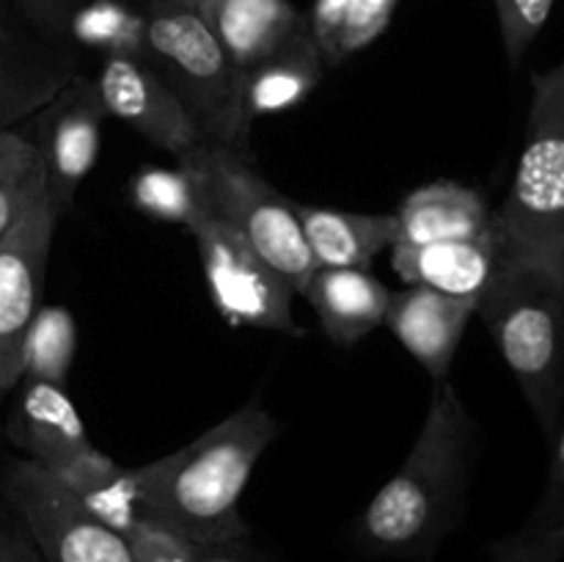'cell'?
<instances>
[{
  "mask_svg": "<svg viewBox=\"0 0 564 562\" xmlns=\"http://www.w3.org/2000/svg\"><path fill=\"white\" fill-rule=\"evenodd\" d=\"M143 58L180 97L204 141L246 154L253 121L242 108L240 72L196 6H149Z\"/></svg>",
  "mask_w": 564,
  "mask_h": 562,
  "instance_id": "cell-5",
  "label": "cell"
},
{
  "mask_svg": "<svg viewBox=\"0 0 564 562\" xmlns=\"http://www.w3.org/2000/svg\"><path fill=\"white\" fill-rule=\"evenodd\" d=\"M72 33L88 47L108 55H143V14H135L116 0H94L72 20Z\"/></svg>",
  "mask_w": 564,
  "mask_h": 562,
  "instance_id": "cell-26",
  "label": "cell"
},
{
  "mask_svg": "<svg viewBox=\"0 0 564 562\" xmlns=\"http://www.w3.org/2000/svg\"><path fill=\"white\" fill-rule=\"evenodd\" d=\"M124 540L130 545L132 562H196V545L191 540L149 518H138L127 529Z\"/></svg>",
  "mask_w": 564,
  "mask_h": 562,
  "instance_id": "cell-29",
  "label": "cell"
},
{
  "mask_svg": "<svg viewBox=\"0 0 564 562\" xmlns=\"http://www.w3.org/2000/svg\"><path fill=\"white\" fill-rule=\"evenodd\" d=\"M9 433L11 441L47 472L91 444L86 424L64 386L31 378H22L20 402L11 417Z\"/></svg>",
  "mask_w": 564,
  "mask_h": 562,
  "instance_id": "cell-15",
  "label": "cell"
},
{
  "mask_svg": "<svg viewBox=\"0 0 564 562\" xmlns=\"http://www.w3.org/2000/svg\"><path fill=\"white\" fill-rule=\"evenodd\" d=\"M0 562H44L39 551H33L25 540L0 534Z\"/></svg>",
  "mask_w": 564,
  "mask_h": 562,
  "instance_id": "cell-31",
  "label": "cell"
},
{
  "mask_svg": "<svg viewBox=\"0 0 564 562\" xmlns=\"http://www.w3.org/2000/svg\"><path fill=\"white\" fill-rule=\"evenodd\" d=\"M295 213L317 268L369 270L375 257L397 240V218L391 213H345L297 202Z\"/></svg>",
  "mask_w": 564,
  "mask_h": 562,
  "instance_id": "cell-18",
  "label": "cell"
},
{
  "mask_svg": "<svg viewBox=\"0 0 564 562\" xmlns=\"http://www.w3.org/2000/svg\"><path fill=\"white\" fill-rule=\"evenodd\" d=\"M75 80V66L58 55L3 53L0 44V130L36 114Z\"/></svg>",
  "mask_w": 564,
  "mask_h": 562,
  "instance_id": "cell-22",
  "label": "cell"
},
{
  "mask_svg": "<svg viewBox=\"0 0 564 562\" xmlns=\"http://www.w3.org/2000/svg\"><path fill=\"white\" fill-rule=\"evenodd\" d=\"M564 560V422L554 435L545 485L532 512L516 532L490 545V562H562Z\"/></svg>",
  "mask_w": 564,
  "mask_h": 562,
  "instance_id": "cell-21",
  "label": "cell"
},
{
  "mask_svg": "<svg viewBox=\"0 0 564 562\" xmlns=\"http://www.w3.org/2000/svg\"><path fill=\"white\" fill-rule=\"evenodd\" d=\"M477 314L545 439L554 441L564 408V281L501 253L499 268L479 292Z\"/></svg>",
  "mask_w": 564,
  "mask_h": 562,
  "instance_id": "cell-3",
  "label": "cell"
},
{
  "mask_svg": "<svg viewBox=\"0 0 564 562\" xmlns=\"http://www.w3.org/2000/svg\"><path fill=\"white\" fill-rule=\"evenodd\" d=\"M496 229L505 257L564 281V61L532 77L527 141Z\"/></svg>",
  "mask_w": 564,
  "mask_h": 562,
  "instance_id": "cell-4",
  "label": "cell"
},
{
  "mask_svg": "<svg viewBox=\"0 0 564 562\" xmlns=\"http://www.w3.org/2000/svg\"><path fill=\"white\" fill-rule=\"evenodd\" d=\"M176 169L185 171L198 202L213 218L229 226L246 246L273 264L297 295L317 270L297 220L295 202L275 191L235 149L198 143L176 154Z\"/></svg>",
  "mask_w": 564,
  "mask_h": 562,
  "instance_id": "cell-6",
  "label": "cell"
},
{
  "mask_svg": "<svg viewBox=\"0 0 564 562\" xmlns=\"http://www.w3.org/2000/svg\"><path fill=\"white\" fill-rule=\"evenodd\" d=\"M279 433V419L251 397L196 441L132 468L138 512L193 545L242 543L248 527L240 499L259 457Z\"/></svg>",
  "mask_w": 564,
  "mask_h": 562,
  "instance_id": "cell-1",
  "label": "cell"
},
{
  "mask_svg": "<svg viewBox=\"0 0 564 562\" xmlns=\"http://www.w3.org/2000/svg\"><path fill=\"white\" fill-rule=\"evenodd\" d=\"M323 53L312 31H306L262 64L240 72L242 108L248 119L257 121L259 116L281 114L301 105L323 77Z\"/></svg>",
  "mask_w": 564,
  "mask_h": 562,
  "instance_id": "cell-19",
  "label": "cell"
},
{
  "mask_svg": "<svg viewBox=\"0 0 564 562\" xmlns=\"http://www.w3.org/2000/svg\"><path fill=\"white\" fill-rule=\"evenodd\" d=\"M149 6H196V0H149Z\"/></svg>",
  "mask_w": 564,
  "mask_h": 562,
  "instance_id": "cell-32",
  "label": "cell"
},
{
  "mask_svg": "<svg viewBox=\"0 0 564 562\" xmlns=\"http://www.w3.org/2000/svg\"><path fill=\"white\" fill-rule=\"evenodd\" d=\"M187 229L196 237L209 298L226 323L237 328L303 334L292 314V298L297 292L273 264L264 262L251 246H246L207 209Z\"/></svg>",
  "mask_w": 564,
  "mask_h": 562,
  "instance_id": "cell-7",
  "label": "cell"
},
{
  "mask_svg": "<svg viewBox=\"0 0 564 562\" xmlns=\"http://www.w3.org/2000/svg\"><path fill=\"white\" fill-rule=\"evenodd\" d=\"M477 314V298H457L430 287L391 292L386 323L435 383L446 380L463 334Z\"/></svg>",
  "mask_w": 564,
  "mask_h": 562,
  "instance_id": "cell-12",
  "label": "cell"
},
{
  "mask_svg": "<svg viewBox=\"0 0 564 562\" xmlns=\"http://www.w3.org/2000/svg\"><path fill=\"white\" fill-rule=\"evenodd\" d=\"M130 198L143 215L169 224L191 226L204 213L196 187L176 165L174 169L149 165L138 171L130 185Z\"/></svg>",
  "mask_w": 564,
  "mask_h": 562,
  "instance_id": "cell-25",
  "label": "cell"
},
{
  "mask_svg": "<svg viewBox=\"0 0 564 562\" xmlns=\"http://www.w3.org/2000/svg\"><path fill=\"white\" fill-rule=\"evenodd\" d=\"M3 490L25 521L44 562H132L124 534L99 521L66 485L31 457L11 463Z\"/></svg>",
  "mask_w": 564,
  "mask_h": 562,
  "instance_id": "cell-8",
  "label": "cell"
},
{
  "mask_svg": "<svg viewBox=\"0 0 564 562\" xmlns=\"http://www.w3.org/2000/svg\"><path fill=\"white\" fill-rule=\"evenodd\" d=\"M477 424L449 380L435 383L427 417L400 472L358 518L364 549L386 556H424L457 523L471 485Z\"/></svg>",
  "mask_w": 564,
  "mask_h": 562,
  "instance_id": "cell-2",
  "label": "cell"
},
{
  "mask_svg": "<svg viewBox=\"0 0 564 562\" xmlns=\"http://www.w3.org/2000/svg\"><path fill=\"white\" fill-rule=\"evenodd\" d=\"M196 9L237 72L262 64L308 31V17L290 0H204Z\"/></svg>",
  "mask_w": 564,
  "mask_h": 562,
  "instance_id": "cell-14",
  "label": "cell"
},
{
  "mask_svg": "<svg viewBox=\"0 0 564 562\" xmlns=\"http://www.w3.org/2000/svg\"><path fill=\"white\" fill-rule=\"evenodd\" d=\"M303 298L325 334L339 345H352L383 325L391 303L383 281L358 268H317Z\"/></svg>",
  "mask_w": 564,
  "mask_h": 562,
  "instance_id": "cell-16",
  "label": "cell"
},
{
  "mask_svg": "<svg viewBox=\"0 0 564 562\" xmlns=\"http://www.w3.org/2000/svg\"><path fill=\"white\" fill-rule=\"evenodd\" d=\"M196 562H253L240 543L229 545H196Z\"/></svg>",
  "mask_w": 564,
  "mask_h": 562,
  "instance_id": "cell-30",
  "label": "cell"
},
{
  "mask_svg": "<svg viewBox=\"0 0 564 562\" xmlns=\"http://www.w3.org/2000/svg\"><path fill=\"white\" fill-rule=\"evenodd\" d=\"M6 42V33H3V25H0V44Z\"/></svg>",
  "mask_w": 564,
  "mask_h": 562,
  "instance_id": "cell-33",
  "label": "cell"
},
{
  "mask_svg": "<svg viewBox=\"0 0 564 562\" xmlns=\"http://www.w3.org/2000/svg\"><path fill=\"white\" fill-rule=\"evenodd\" d=\"M50 474L61 485H66L99 521H105L119 534H127V529L141 518L132 468L119 466L113 457L105 455L94 444L72 455Z\"/></svg>",
  "mask_w": 564,
  "mask_h": 562,
  "instance_id": "cell-20",
  "label": "cell"
},
{
  "mask_svg": "<svg viewBox=\"0 0 564 562\" xmlns=\"http://www.w3.org/2000/svg\"><path fill=\"white\" fill-rule=\"evenodd\" d=\"M77 353V323L64 306H39L22 342V378L64 386Z\"/></svg>",
  "mask_w": 564,
  "mask_h": 562,
  "instance_id": "cell-23",
  "label": "cell"
},
{
  "mask_svg": "<svg viewBox=\"0 0 564 562\" xmlns=\"http://www.w3.org/2000/svg\"><path fill=\"white\" fill-rule=\"evenodd\" d=\"M394 9L397 0H347L339 33L323 53L325 64H339L358 50L369 47L389 28Z\"/></svg>",
  "mask_w": 564,
  "mask_h": 562,
  "instance_id": "cell-27",
  "label": "cell"
},
{
  "mask_svg": "<svg viewBox=\"0 0 564 562\" xmlns=\"http://www.w3.org/2000/svg\"><path fill=\"white\" fill-rule=\"evenodd\" d=\"M94 88L102 99L105 114L127 121L147 141L174 158L198 143H207L180 97L143 55H108Z\"/></svg>",
  "mask_w": 564,
  "mask_h": 562,
  "instance_id": "cell-10",
  "label": "cell"
},
{
  "mask_svg": "<svg viewBox=\"0 0 564 562\" xmlns=\"http://www.w3.org/2000/svg\"><path fill=\"white\" fill-rule=\"evenodd\" d=\"M58 220L44 187L0 237V397L22 380V342L39 312Z\"/></svg>",
  "mask_w": 564,
  "mask_h": 562,
  "instance_id": "cell-9",
  "label": "cell"
},
{
  "mask_svg": "<svg viewBox=\"0 0 564 562\" xmlns=\"http://www.w3.org/2000/svg\"><path fill=\"white\" fill-rule=\"evenodd\" d=\"M36 149L42 158L44 187L61 215L69 213L77 187L91 174L102 143L105 105L94 83L75 80L44 105Z\"/></svg>",
  "mask_w": 564,
  "mask_h": 562,
  "instance_id": "cell-11",
  "label": "cell"
},
{
  "mask_svg": "<svg viewBox=\"0 0 564 562\" xmlns=\"http://www.w3.org/2000/svg\"><path fill=\"white\" fill-rule=\"evenodd\" d=\"M42 191L44 171L36 141L9 127L0 130V237Z\"/></svg>",
  "mask_w": 564,
  "mask_h": 562,
  "instance_id": "cell-24",
  "label": "cell"
},
{
  "mask_svg": "<svg viewBox=\"0 0 564 562\" xmlns=\"http://www.w3.org/2000/svg\"><path fill=\"white\" fill-rule=\"evenodd\" d=\"M397 218L394 246H422L435 240H460L482 235L494 226L496 213L485 196L460 182L438 180L416 187L405 196Z\"/></svg>",
  "mask_w": 564,
  "mask_h": 562,
  "instance_id": "cell-17",
  "label": "cell"
},
{
  "mask_svg": "<svg viewBox=\"0 0 564 562\" xmlns=\"http://www.w3.org/2000/svg\"><path fill=\"white\" fill-rule=\"evenodd\" d=\"M496 14H499L501 42L510 66H518L549 22L556 0H494Z\"/></svg>",
  "mask_w": 564,
  "mask_h": 562,
  "instance_id": "cell-28",
  "label": "cell"
},
{
  "mask_svg": "<svg viewBox=\"0 0 564 562\" xmlns=\"http://www.w3.org/2000/svg\"><path fill=\"white\" fill-rule=\"evenodd\" d=\"M196 3H204V0H196Z\"/></svg>",
  "mask_w": 564,
  "mask_h": 562,
  "instance_id": "cell-34",
  "label": "cell"
},
{
  "mask_svg": "<svg viewBox=\"0 0 564 562\" xmlns=\"http://www.w3.org/2000/svg\"><path fill=\"white\" fill-rule=\"evenodd\" d=\"M501 259L496 220L488 231L460 240L391 246V268L408 287H430L457 298H479Z\"/></svg>",
  "mask_w": 564,
  "mask_h": 562,
  "instance_id": "cell-13",
  "label": "cell"
}]
</instances>
